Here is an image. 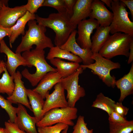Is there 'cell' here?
<instances>
[{"mask_svg":"<svg viewBox=\"0 0 133 133\" xmlns=\"http://www.w3.org/2000/svg\"><path fill=\"white\" fill-rule=\"evenodd\" d=\"M70 17L66 12L52 13L47 18L36 15L37 23L52 29L55 33L54 43L60 47L66 41L72 32L76 28L71 22Z\"/></svg>","mask_w":133,"mask_h":133,"instance_id":"obj_1","label":"cell"},{"mask_svg":"<svg viewBox=\"0 0 133 133\" xmlns=\"http://www.w3.org/2000/svg\"><path fill=\"white\" fill-rule=\"evenodd\" d=\"M15 124L21 130L26 133H38L35 126L37 121L34 116H30L24 106L18 104Z\"/></svg>","mask_w":133,"mask_h":133,"instance_id":"obj_16","label":"cell"},{"mask_svg":"<svg viewBox=\"0 0 133 133\" xmlns=\"http://www.w3.org/2000/svg\"><path fill=\"white\" fill-rule=\"evenodd\" d=\"M69 128V126H68L65 129L62 131L61 133H67V131Z\"/></svg>","mask_w":133,"mask_h":133,"instance_id":"obj_43","label":"cell"},{"mask_svg":"<svg viewBox=\"0 0 133 133\" xmlns=\"http://www.w3.org/2000/svg\"><path fill=\"white\" fill-rule=\"evenodd\" d=\"M109 133H131L133 131V120L121 123H109Z\"/></svg>","mask_w":133,"mask_h":133,"instance_id":"obj_28","label":"cell"},{"mask_svg":"<svg viewBox=\"0 0 133 133\" xmlns=\"http://www.w3.org/2000/svg\"><path fill=\"white\" fill-rule=\"evenodd\" d=\"M65 59L71 62L78 63L82 62V59L69 51L62 49L57 46L50 48L46 58L49 60L54 58Z\"/></svg>","mask_w":133,"mask_h":133,"instance_id":"obj_24","label":"cell"},{"mask_svg":"<svg viewBox=\"0 0 133 133\" xmlns=\"http://www.w3.org/2000/svg\"><path fill=\"white\" fill-rule=\"evenodd\" d=\"M42 6L53 8L58 13L66 12V9L63 0H44Z\"/></svg>","mask_w":133,"mask_h":133,"instance_id":"obj_31","label":"cell"},{"mask_svg":"<svg viewBox=\"0 0 133 133\" xmlns=\"http://www.w3.org/2000/svg\"><path fill=\"white\" fill-rule=\"evenodd\" d=\"M27 11L26 5L10 8L4 4L0 10V25L11 28Z\"/></svg>","mask_w":133,"mask_h":133,"instance_id":"obj_13","label":"cell"},{"mask_svg":"<svg viewBox=\"0 0 133 133\" xmlns=\"http://www.w3.org/2000/svg\"><path fill=\"white\" fill-rule=\"evenodd\" d=\"M110 31L109 26L104 27L100 26L96 29L91 40V50L93 53L99 52L110 36Z\"/></svg>","mask_w":133,"mask_h":133,"instance_id":"obj_21","label":"cell"},{"mask_svg":"<svg viewBox=\"0 0 133 133\" xmlns=\"http://www.w3.org/2000/svg\"><path fill=\"white\" fill-rule=\"evenodd\" d=\"M8 1L7 0H0V10L4 4L8 5Z\"/></svg>","mask_w":133,"mask_h":133,"instance_id":"obj_42","label":"cell"},{"mask_svg":"<svg viewBox=\"0 0 133 133\" xmlns=\"http://www.w3.org/2000/svg\"><path fill=\"white\" fill-rule=\"evenodd\" d=\"M54 89L51 93L50 94L49 92L46 96V100L42 111L43 117L46 113L50 110L68 106L65 96V90L60 82L54 85Z\"/></svg>","mask_w":133,"mask_h":133,"instance_id":"obj_9","label":"cell"},{"mask_svg":"<svg viewBox=\"0 0 133 133\" xmlns=\"http://www.w3.org/2000/svg\"><path fill=\"white\" fill-rule=\"evenodd\" d=\"M129 110V108L124 106L121 102H117L114 105V111L122 117L127 115Z\"/></svg>","mask_w":133,"mask_h":133,"instance_id":"obj_35","label":"cell"},{"mask_svg":"<svg viewBox=\"0 0 133 133\" xmlns=\"http://www.w3.org/2000/svg\"><path fill=\"white\" fill-rule=\"evenodd\" d=\"M36 19V15L32 14L27 11L26 13L17 20L15 24L10 28L11 34L9 37V42L11 47L18 36H22L25 34V28L27 23L30 20Z\"/></svg>","mask_w":133,"mask_h":133,"instance_id":"obj_20","label":"cell"},{"mask_svg":"<svg viewBox=\"0 0 133 133\" xmlns=\"http://www.w3.org/2000/svg\"><path fill=\"white\" fill-rule=\"evenodd\" d=\"M108 115L109 123H121L128 121L124 117L121 116L114 111Z\"/></svg>","mask_w":133,"mask_h":133,"instance_id":"obj_34","label":"cell"},{"mask_svg":"<svg viewBox=\"0 0 133 133\" xmlns=\"http://www.w3.org/2000/svg\"><path fill=\"white\" fill-rule=\"evenodd\" d=\"M129 9L131 15L132 19H133V0H120Z\"/></svg>","mask_w":133,"mask_h":133,"instance_id":"obj_38","label":"cell"},{"mask_svg":"<svg viewBox=\"0 0 133 133\" xmlns=\"http://www.w3.org/2000/svg\"><path fill=\"white\" fill-rule=\"evenodd\" d=\"M115 101L105 96L102 93L98 94L93 102L92 107L100 109L105 111L109 115L114 111Z\"/></svg>","mask_w":133,"mask_h":133,"instance_id":"obj_25","label":"cell"},{"mask_svg":"<svg viewBox=\"0 0 133 133\" xmlns=\"http://www.w3.org/2000/svg\"><path fill=\"white\" fill-rule=\"evenodd\" d=\"M50 61V63L56 67L57 72L62 78L71 75L80 67L79 63L67 62L58 58H54Z\"/></svg>","mask_w":133,"mask_h":133,"instance_id":"obj_22","label":"cell"},{"mask_svg":"<svg viewBox=\"0 0 133 133\" xmlns=\"http://www.w3.org/2000/svg\"><path fill=\"white\" fill-rule=\"evenodd\" d=\"M133 41V36L121 32L115 33L110 36L98 53L109 59L119 55L128 57L131 43Z\"/></svg>","mask_w":133,"mask_h":133,"instance_id":"obj_4","label":"cell"},{"mask_svg":"<svg viewBox=\"0 0 133 133\" xmlns=\"http://www.w3.org/2000/svg\"><path fill=\"white\" fill-rule=\"evenodd\" d=\"M4 125V129L5 133H26L19 129L14 123L6 121Z\"/></svg>","mask_w":133,"mask_h":133,"instance_id":"obj_33","label":"cell"},{"mask_svg":"<svg viewBox=\"0 0 133 133\" xmlns=\"http://www.w3.org/2000/svg\"><path fill=\"white\" fill-rule=\"evenodd\" d=\"M87 126V124L84 120V116L80 115L76 124L74 126L73 130L72 133H93V129H89Z\"/></svg>","mask_w":133,"mask_h":133,"instance_id":"obj_30","label":"cell"},{"mask_svg":"<svg viewBox=\"0 0 133 133\" xmlns=\"http://www.w3.org/2000/svg\"><path fill=\"white\" fill-rule=\"evenodd\" d=\"M126 7L120 0H112L111 9L113 16L109 26L112 34L121 32L133 36V22L129 17Z\"/></svg>","mask_w":133,"mask_h":133,"instance_id":"obj_6","label":"cell"},{"mask_svg":"<svg viewBox=\"0 0 133 133\" xmlns=\"http://www.w3.org/2000/svg\"><path fill=\"white\" fill-rule=\"evenodd\" d=\"M92 0H77L73 15L70 18L71 23L77 26L82 21L89 17L91 11Z\"/></svg>","mask_w":133,"mask_h":133,"instance_id":"obj_18","label":"cell"},{"mask_svg":"<svg viewBox=\"0 0 133 133\" xmlns=\"http://www.w3.org/2000/svg\"><path fill=\"white\" fill-rule=\"evenodd\" d=\"M100 26L97 20L90 18L83 20L78 24L77 33L78 36L76 41L81 48L91 49V35L94 30L96 29Z\"/></svg>","mask_w":133,"mask_h":133,"instance_id":"obj_10","label":"cell"},{"mask_svg":"<svg viewBox=\"0 0 133 133\" xmlns=\"http://www.w3.org/2000/svg\"><path fill=\"white\" fill-rule=\"evenodd\" d=\"M44 50L35 48L29 51L23 52L22 56L28 64V67H35L36 71L31 74L26 68L21 72L23 76L28 80L33 86L37 85L40 80L47 73L50 72H57L56 68L51 66L45 59Z\"/></svg>","mask_w":133,"mask_h":133,"instance_id":"obj_3","label":"cell"},{"mask_svg":"<svg viewBox=\"0 0 133 133\" xmlns=\"http://www.w3.org/2000/svg\"><path fill=\"white\" fill-rule=\"evenodd\" d=\"M27 91L32 111L38 122L43 117L42 111L45 101L40 94L33 90L27 89Z\"/></svg>","mask_w":133,"mask_h":133,"instance_id":"obj_23","label":"cell"},{"mask_svg":"<svg viewBox=\"0 0 133 133\" xmlns=\"http://www.w3.org/2000/svg\"><path fill=\"white\" fill-rule=\"evenodd\" d=\"M62 77L57 72H50L40 80L37 86L33 89L44 99L47 94L54 85L60 82Z\"/></svg>","mask_w":133,"mask_h":133,"instance_id":"obj_17","label":"cell"},{"mask_svg":"<svg viewBox=\"0 0 133 133\" xmlns=\"http://www.w3.org/2000/svg\"><path fill=\"white\" fill-rule=\"evenodd\" d=\"M2 128L1 127H0V129H1Z\"/></svg>","mask_w":133,"mask_h":133,"instance_id":"obj_45","label":"cell"},{"mask_svg":"<svg viewBox=\"0 0 133 133\" xmlns=\"http://www.w3.org/2000/svg\"><path fill=\"white\" fill-rule=\"evenodd\" d=\"M68 126L63 123H59L54 125L38 127V133H61Z\"/></svg>","mask_w":133,"mask_h":133,"instance_id":"obj_29","label":"cell"},{"mask_svg":"<svg viewBox=\"0 0 133 133\" xmlns=\"http://www.w3.org/2000/svg\"><path fill=\"white\" fill-rule=\"evenodd\" d=\"M77 31L75 30L71 34L66 42L60 48L66 50L80 57L83 64L89 65L94 62L91 57L93 54L90 49H83L78 44L76 38Z\"/></svg>","mask_w":133,"mask_h":133,"instance_id":"obj_11","label":"cell"},{"mask_svg":"<svg viewBox=\"0 0 133 133\" xmlns=\"http://www.w3.org/2000/svg\"><path fill=\"white\" fill-rule=\"evenodd\" d=\"M11 34L10 28L5 27L0 25V42L5 37L8 36L9 37Z\"/></svg>","mask_w":133,"mask_h":133,"instance_id":"obj_37","label":"cell"},{"mask_svg":"<svg viewBox=\"0 0 133 133\" xmlns=\"http://www.w3.org/2000/svg\"><path fill=\"white\" fill-rule=\"evenodd\" d=\"M28 25V29L22 36L16 53L21 54L22 52L30 50L34 45L36 46L35 49L42 50L54 46L51 39L45 35L46 27L38 24L35 20L29 21Z\"/></svg>","mask_w":133,"mask_h":133,"instance_id":"obj_2","label":"cell"},{"mask_svg":"<svg viewBox=\"0 0 133 133\" xmlns=\"http://www.w3.org/2000/svg\"><path fill=\"white\" fill-rule=\"evenodd\" d=\"M80 67L73 73L65 78H62L60 82L67 92V99L68 107H74L76 102L85 95V90L79 84V76L82 73Z\"/></svg>","mask_w":133,"mask_h":133,"instance_id":"obj_8","label":"cell"},{"mask_svg":"<svg viewBox=\"0 0 133 133\" xmlns=\"http://www.w3.org/2000/svg\"><path fill=\"white\" fill-rule=\"evenodd\" d=\"M128 57L127 63L129 64L132 63L133 61V41L131 43Z\"/></svg>","mask_w":133,"mask_h":133,"instance_id":"obj_39","label":"cell"},{"mask_svg":"<svg viewBox=\"0 0 133 133\" xmlns=\"http://www.w3.org/2000/svg\"><path fill=\"white\" fill-rule=\"evenodd\" d=\"M115 85L120 89V94L119 100L121 102L128 96L133 93V63L127 74L115 82Z\"/></svg>","mask_w":133,"mask_h":133,"instance_id":"obj_19","label":"cell"},{"mask_svg":"<svg viewBox=\"0 0 133 133\" xmlns=\"http://www.w3.org/2000/svg\"><path fill=\"white\" fill-rule=\"evenodd\" d=\"M91 58L95 61L94 63L80 66L83 70L86 68L91 69L92 73L97 75L108 86L114 88L116 86V78L112 76L110 72L113 69L120 68V64L104 58L99 53H93Z\"/></svg>","mask_w":133,"mask_h":133,"instance_id":"obj_5","label":"cell"},{"mask_svg":"<svg viewBox=\"0 0 133 133\" xmlns=\"http://www.w3.org/2000/svg\"><path fill=\"white\" fill-rule=\"evenodd\" d=\"M44 0H28L26 4L27 11L32 14H34L38 9L42 6Z\"/></svg>","mask_w":133,"mask_h":133,"instance_id":"obj_32","label":"cell"},{"mask_svg":"<svg viewBox=\"0 0 133 133\" xmlns=\"http://www.w3.org/2000/svg\"><path fill=\"white\" fill-rule=\"evenodd\" d=\"M66 9V12L71 17L72 16L73 9L77 0H63Z\"/></svg>","mask_w":133,"mask_h":133,"instance_id":"obj_36","label":"cell"},{"mask_svg":"<svg viewBox=\"0 0 133 133\" xmlns=\"http://www.w3.org/2000/svg\"><path fill=\"white\" fill-rule=\"evenodd\" d=\"M0 106L7 113L9 117L8 121L15 123L17 118V107L13 106L12 103L0 94Z\"/></svg>","mask_w":133,"mask_h":133,"instance_id":"obj_27","label":"cell"},{"mask_svg":"<svg viewBox=\"0 0 133 133\" xmlns=\"http://www.w3.org/2000/svg\"><path fill=\"white\" fill-rule=\"evenodd\" d=\"M91 9L90 18L96 19L100 26H110L113 19V14L107 9L103 2L99 0H93Z\"/></svg>","mask_w":133,"mask_h":133,"instance_id":"obj_14","label":"cell"},{"mask_svg":"<svg viewBox=\"0 0 133 133\" xmlns=\"http://www.w3.org/2000/svg\"><path fill=\"white\" fill-rule=\"evenodd\" d=\"M101 1L104 4H105L111 9L112 0H101Z\"/></svg>","mask_w":133,"mask_h":133,"instance_id":"obj_41","label":"cell"},{"mask_svg":"<svg viewBox=\"0 0 133 133\" xmlns=\"http://www.w3.org/2000/svg\"><path fill=\"white\" fill-rule=\"evenodd\" d=\"M0 52L5 54L7 57L6 62L7 70L11 76H13L19 66H28V64L21 54L15 53L8 47L4 40L0 42Z\"/></svg>","mask_w":133,"mask_h":133,"instance_id":"obj_15","label":"cell"},{"mask_svg":"<svg viewBox=\"0 0 133 133\" xmlns=\"http://www.w3.org/2000/svg\"><path fill=\"white\" fill-rule=\"evenodd\" d=\"M0 79V94L6 93L8 96L13 93L15 87L14 76H10L6 68Z\"/></svg>","mask_w":133,"mask_h":133,"instance_id":"obj_26","label":"cell"},{"mask_svg":"<svg viewBox=\"0 0 133 133\" xmlns=\"http://www.w3.org/2000/svg\"><path fill=\"white\" fill-rule=\"evenodd\" d=\"M15 87L12 94L7 99L12 103L20 104L24 106L32 111V109L28 99L27 89L22 80V75L17 71L14 75Z\"/></svg>","mask_w":133,"mask_h":133,"instance_id":"obj_12","label":"cell"},{"mask_svg":"<svg viewBox=\"0 0 133 133\" xmlns=\"http://www.w3.org/2000/svg\"><path fill=\"white\" fill-rule=\"evenodd\" d=\"M78 109L76 107H67L64 108H54L46 113L36 124L38 127L52 126L59 123L68 126L74 125L72 120L77 117Z\"/></svg>","mask_w":133,"mask_h":133,"instance_id":"obj_7","label":"cell"},{"mask_svg":"<svg viewBox=\"0 0 133 133\" xmlns=\"http://www.w3.org/2000/svg\"><path fill=\"white\" fill-rule=\"evenodd\" d=\"M6 62L3 60L0 61V75L4 71L6 68Z\"/></svg>","mask_w":133,"mask_h":133,"instance_id":"obj_40","label":"cell"},{"mask_svg":"<svg viewBox=\"0 0 133 133\" xmlns=\"http://www.w3.org/2000/svg\"><path fill=\"white\" fill-rule=\"evenodd\" d=\"M0 133H5L4 128H2L1 129H0Z\"/></svg>","mask_w":133,"mask_h":133,"instance_id":"obj_44","label":"cell"}]
</instances>
